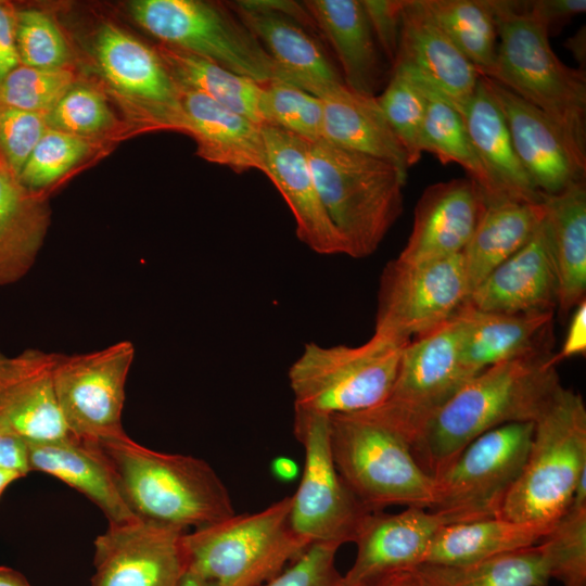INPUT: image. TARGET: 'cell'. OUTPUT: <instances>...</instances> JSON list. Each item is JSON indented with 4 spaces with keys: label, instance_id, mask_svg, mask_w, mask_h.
<instances>
[{
    "label": "cell",
    "instance_id": "44",
    "mask_svg": "<svg viewBox=\"0 0 586 586\" xmlns=\"http://www.w3.org/2000/svg\"><path fill=\"white\" fill-rule=\"evenodd\" d=\"M16 44L21 64L40 68L66 67L67 42L54 21L35 9L16 11Z\"/></svg>",
    "mask_w": 586,
    "mask_h": 586
},
{
    "label": "cell",
    "instance_id": "30",
    "mask_svg": "<svg viewBox=\"0 0 586 586\" xmlns=\"http://www.w3.org/2000/svg\"><path fill=\"white\" fill-rule=\"evenodd\" d=\"M470 140L499 196L540 203L544 196L522 166L506 123L480 76L477 87L460 112Z\"/></svg>",
    "mask_w": 586,
    "mask_h": 586
},
{
    "label": "cell",
    "instance_id": "13",
    "mask_svg": "<svg viewBox=\"0 0 586 586\" xmlns=\"http://www.w3.org/2000/svg\"><path fill=\"white\" fill-rule=\"evenodd\" d=\"M293 429L304 448L305 462L300 486L291 495L292 528L310 544L341 547L354 543L371 512L356 499L336 470L329 417L294 411Z\"/></svg>",
    "mask_w": 586,
    "mask_h": 586
},
{
    "label": "cell",
    "instance_id": "12",
    "mask_svg": "<svg viewBox=\"0 0 586 586\" xmlns=\"http://www.w3.org/2000/svg\"><path fill=\"white\" fill-rule=\"evenodd\" d=\"M469 295L462 253L420 264L395 258L380 277L373 333L407 344L451 319Z\"/></svg>",
    "mask_w": 586,
    "mask_h": 586
},
{
    "label": "cell",
    "instance_id": "26",
    "mask_svg": "<svg viewBox=\"0 0 586 586\" xmlns=\"http://www.w3.org/2000/svg\"><path fill=\"white\" fill-rule=\"evenodd\" d=\"M555 313L501 314L467 302L457 311L459 354L469 379L495 365L551 347Z\"/></svg>",
    "mask_w": 586,
    "mask_h": 586
},
{
    "label": "cell",
    "instance_id": "20",
    "mask_svg": "<svg viewBox=\"0 0 586 586\" xmlns=\"http://www.w3.org/2000/svg\"><path fill=\"white\" fill-rule=\"evenodd\" d=\"M56 356L35 348L10 356L0 349V434L26 442L71 435L54 395Z\"/></svg>",
    "mask_w": 586,
    "mask_h": 586
},
{
    "label": "cell",
    "instance_id": "40",
    "mask_svg": "<svg viewBox=\"0 0 586 586\" xmlns=\"http://www.w3.org/2000/svg\"><path fill=\"white\" fill-rule=\"evenodd\" d=\"M538 548L550 579L563 586H586V504L572 502Z\"/></svg>",
    "mask_w": 586,
    "mask_h": 586
},
{
    "label": "cell",
    "instance_id": "59",
    "mask_svg": "<svg viewBox=\"0 0 586 586\" xmlns=\"http://www.w3.org/2000/svg\"><path fill=\"white\" fill-rule=\"evenodd\" d=\"M0 164H3L5 165L4 161L2 160L1 155H0ZM7 166V165H5Z\"/></svg>",
    "mask_w": 586,
    "mask_h": 586
},
{
    "label": "cell",
    "instance_id": "2",
    "mask_svg": "<svg viewBox=\"0 0 586 586\" xmlns=\"http://www.w3.org/2000/svg\"><path fill=\"white\" fill-rule=\"evenodd\" d=\"M97 443L135 518L188 532L235 513L226 485L205 460L156 451L127 434Z\"/></svg>",
    "mask_w": 586,
    "mask_h": 586
},
{
    "label": "cell",
    "instance_id": "24",
    "mask_svg": "<svg viewBox=\"0 0 586 586\" xmlns=\"http://www.w3.org/2000/svg\"><path fill=\"white\" fill-rule=\"evenodd\" d=\"M467 303L492 313H555L558 283L546 219L521 250L472 290Z\"/></svg>",
    "mask_w": 586,
    "mask_h": 586
},
{
    "label": "cell",
    "instance_id": "16",
    "mask_svg": "<svg viewBox=\"0 0 586 586\" xmlns=\"http://www.w3.org/2000/svg\"><path fill=\"white\" fill-rule=\"evenodd\" d=\"M229 7L276 62L283 81L316 97L344 82L322 46L305 29L314 23L303 3L242 0Z\"/></svg>",
    "mask_w": 586,
    "mask_h": 586
},
{
    "label": "cell",
    "instance_id": "53",
    "mask_svg": "<svg viewBox=\"0 0 586 586\" xmlns=\"http://www.w3.org/2000/svg\"><path fill=\"white\" fill-rule=\"evenodd\" d=\"M564 46L572 53L575 61L579 64V69L584 71L586 62V30L585 26L579 28L576 34L570 37Z\"/></svg>",
    "mask_w": 586,
    "mask_h": 586
},
{
    "label": "cell",
    "instance_id": "29",
    "mask_svg": "<svg viewBox=\"0 0 586 586\" xmlns=\"http://www.w3.org/2000/svg\"><path fill=\"white\" fill-rule=\"evenodd\" d=\"M318 98L323 111L322 140L386 161L407 175V154L377 97L358 93L341 82Z\"/></svg>",
    "mask_w": 586,
    "mask_h": 586
},
{
    "label": "cell",
    "instance_id": "57",
    "mask_svg": "<svg viewBox=\"0 0 586 586\" xmlns=\"http://www.w3.org/2000/svg\"><path fill=\"white\" fill-rule=\"evenodd\" d=\"M179 586H216L208 579L203 578L202 576L186 570Z\"/></svg>",
    "mask_w": 586,
    "mask_h": 586
},
{
    "label": "cell",
    "instance_id": "21",
    "mask_svg": "<svg viewBox=\"0 0 586 586\" xmlns=\"http://www.w3.org/2000/svg\"><path fill=\"white\" fill-rule=\"evenodd\" d=\"M266 173L295 220L301 242L320 255H347L346 244L320 199L308 162V142L276 126H260Z\"/></svg>",
    "mask_w": 586,
    "mask_h": 586
},
{
    "label": "cell",
    "instance_id": "6",
    "mask_svg": "<svg viewBox=\"0 0 586 586\" xmlns=\"http://www.w3.org/2000/svg\"><path fill=\"white\" fill-rule=\"evenodd\" d=\"M290 508L286 496L263 510L186 532L187 570L216 586H263L310 545L292 528Z\"/></svg>",
    "mask_w": 586,
    "mask_h": 586
},
{
    "label": "cell",
    "instance_id": "14",
    "mask_svg": "<svg viewBox=\"0 0 586 586\" xmlns=\"http://www.w3.org/2000/svg\"><path fill=\"white\" fill-rule=\"evenodd\" d=\"M133 359L135 346L126 340L89 353L58 354L53 388L69 434L93 442L126 434L122 413Z\"/></svg>",
    "mask_w": 586,
    "mask_h": 586
},
{
    "label": "cell",
    "instance_id": "39",
    "mask_svg": "<svg viewBox=\"0 0 586 586\" xmlns=\"http://www.w3.org/2000/svg\"><path fill=\"white\" fill-rule=\"evenodd\" d=\"M378 102L393 132L404 148L409 167L419 162L424 122L426 88L410 72L394 66Z\"/></svg>",
    "mask_w": 586,
    "mask_h": 586
},
{
    "label": "cell",
    "instance_id": "31",
    "mask_svg": "<svg viewBox=\"0 0 586 586\" xmlns=\"http://www.w3.org/2000/svg\"><path fill=\"white\" fill-rule=\"evenodd\" d=\"M49 222L44 194L26 188L0 164V285L15 283L30 270Z\"/></svg>",
    "mask_w": 586,
    "mask_h": 586
},
{
    "label": "cell",
    "instance_id": "42",
    "mask_svg": "<svg viewBox=\"0 0 586 586\" xmlns=\"http://www.w3.org/2000/svg\"><path fill=\"white\" fill-rule=\"evenodd\" d=\"M91 143V140L48 127L17 178L29 190L44 194L90 153Z\"/></svg>",
    "mask_w": 586,
    "mask_h": 586
},
{
    "label": "cell",
    "instance_id": "3",
    "mask_svg": "<svg viewBox=\"0 0 586 586\" xmlns=\"http://www.w3.org/2000/svg\"><path fill=\"white\" fill-rule=\"evenodd\" d=\"M494 17L498 46L484 76L544 112L575 155L586 163V76L552 51L548 30L526 11L524 1L485 0Z\"/></svg>",
    "mask_w": 586,
    "mask_h": 586
},
{
    "label": "cell",
    "instance_id": "45",
    "mask_svg": "<svg viewBox=\"0 0 586 586\" xmlns=\"http://www.w3.org/2000/svg\"><path fill=\"white\" fill-rule=\"evenodd\" d=\"M49 128L90 140L110 130L115 116L98 90L74 86L47 115Z\"/></svg>",
    "mask_w": 586,
    "mask_h": 586
},
{
    "label": "cell",
    "instance_id": "43",
    "mask_svg": "<svg viewBox=\"0 0 586 586\" xmlns=\"http://www.w3.org/2000/svg\"><path fill=\"white\" fill-rule=\"evenodd\" d=\"M66 67L40 68L18 65L0 81V101L10 106L48 115L75 86Z\"/></svg>",
    "mask_w": 586,
    "mask_h": 586
},
{
    "label": "cell",
    "instance_id": "37",
    "mask_svg": "<svg viewBox=\"0 0 586 586\" xmlns=\"http://www.w3.org/2000/svg\"><path fill=\"white\" fill-rule=\"evenodd\" d=\"M426 94L422 152L434 154L443 164L451 162L462 166L482 191L485 204L502 201L473 148L461 114L429 88Z\"/></svg>",
    "mask_w": 586,
    "mask_h": 586
},
{
    "label": "cell",
    "instance_id": "4",
    "mask_svg": "<svg viewBox=\"0 0 586 586\" xmlns=\"http://www.w3.org/2000/svg\"><path fill=\"white\" fill-rule=\"evenodd\" d=\"M307 154L320 199L347 256L371 255L403 212L407 175L386 161L322 139L308 143Z\"/></svg>",
    "mask_w": 586,
    "mask_h": 586
},
{
    "label": "cell",
    "instance_id": "7",
    "mask_svg": "<svg viewBox=\"0 0 586 586\" xmlns=\"http://www.w3.org/2000/svg\"><path fill=\"white\" fill-rule=\"evenodd\" d=\"M329 426L336 470L367 511L431 508L434 480L395 432L362 412L330 416Z\"/></svg>",
    "mask_w": 586,
    "mask_h": 586
},
{
    "label": "cell",
    "instance_id": "32",
    "mask_svg": "<svg viewBox=\"0 0 586 586\" xmlns=\"http://www.w3.org/2000/svg\"><path fill=\"white\" fill-rule=\"evenodd\" d=\"M545 217L544 202L502 200L485 204L477 227L462 252L470 293L533 238Z\"/></svg>",
    "mask_w": 586,
    "mask_h": 586
},
{
    "label": "cell",
    "instance_id": "22",
    "mask_svg": "<svg viewBox=\"0 0 586 586\" xmlns=\"http://www.w3.org/2000/svg\"><path fill=\"white\" fill-rule=\"evenodd\" d=\"M394 66L406 68L459 113L474 94L480 79L476 68L434 22L422 0L403 3Z\"/></svg>",
    "mask_w": 586,
    "mask_h": 586
},
{
    "label": "cell",
    "instance_id": "48",
    "mask_svg": "<svg viewBox=\"0 0 586 586\" xmlns=\"http://www.w3.org/2000/svg\"><path fill=\"white\" fill-rule=\"evenodd\" d=\"M375 40L393 66L399 46L404 1L362 0Z\"/></svg>",
    "mask_w": 586,
    "mask_h": 586
},
{
    "label": "cell",
    "instance_id": "28",
    "mask_svg": "<svg viewBox=\"0 0 586 586\" xmlns=\"http://www.w3.org/2000/svg\"><path fill=\"white\" fill-rule=\"evenodd\" d=\"M302 3L314 26L332 47L345 86L375 97L385 68L362 0H306Z\"/></svg>",
    "mask_w": 586,
    "mask_h": 586
},
{
    "label": "cell",
    "instance_id": "10",
    "mask_svg": "<svg viewBox=\"0 0 586 586\" xmlns=\"http://www.w3.org/2000/svg\"><path fill=\"white\" fill-rule=\"evenodd\" d=\"M534 422H512L485 432L434 480L429 510L446 524L500 517L531 444Z\"/></svg>",
    "mask_w": 586,
    "mask_h": 586
},
{
    "label": "cell",
    "instance_id": "23",
    "mask_svg": "<svg viewBox=\"0 0 586 586\" xmlns=\"http://www.w3.org/2000/svg\"><path fill=\"white\" fill-rule=\"evenodd\" d=\"M484 208L482 191L469 177L429 186L416 204L411 233L396 258L420 264L461 254Z\"/></svg>",
    "mask_w": 586,
    "mask_h": 586
},
{
    "label": "cell",
    "instance_id": "34",
    "mask_svg": "<svg viewBox=\"0 0 586 586\" xmlns=\"http://www.w3.org/2000/svg\"><path fill=\"white\" fill-rule=\"evenodd\" d=\"M551 526L492 518L442 525L423 563L463 564L537 545Z\"/></svg>",
    "mask_w": 586,
    "mask_h": 586
},
{
    "label": "cell",
    "instance_id": "19",
    "mask_svg": "<svg viewBox=\"0 0 586 586\" xmlns=\"http://www.w3.org/2000/svg\"><path fill=\"white\" fill-rule=\"evenodd\" d=\"M441 518L429 509L409 507L397 513L371 512L354 543L356 558L343 575L345 586H373L424 562Z\"/></svg>",
    "mask_w": 586,
    "mask_h": 586
},
{
    "label": "cell",
    "instance_id": "38",
    "mask_svg": "<svg viewBox=\"0 0 586 586\" xmlns=\"http://www.w3.org/2000/svg\"><path fill=\"white\" fill-rule=\"evenodd\" d=\"M434 22L485 76L497 53L498 33L485 0H422Z\"/></svg>",
    "mask_w": 586,
    "mask_h": 586
},
{
    "label": "cell",
    "instance_id": "56",
    "mask_svg": "<svg viewBox=\"0 0 586 586\" xmlns=\"http://www.w3.org/2000/svg\"><path fill=\"white\" fill-rule=\"evenodd\" d=\"M0 586H31L18 571L0 565Z\"/></svg>",
    "mask_w": 586,
    "mask_h": 586
},
{
    "label": "cell",
    "instance_id": "1",
    "mask_svg": "<svg viewBox=\"0 0 586 586\" xmlns=\"http://www.w3.org/2000/svg\"><path fill=\"white\" fill-rule=\"evenodd\" d=\"M547 347L467 381L426 425L411 453L432 479L473 440L512 422H534L562 386Z\"/></svg>",
    "mask_w": 586,
    "mask_h": 586
},
{
    "label": "cell",
    "instance_id": "33",
    "mask_svg": "<svg viewBox=\"0 0 586 586\" xmlns=\"http://www.w3.org/2000/svg\"><path fill=\"white\" fill-rule=\"evenodd\" d=\"M543 202L558 283L557 308L568 315L586 293L585 182L545 195Z\"/></svg>",
    "mask_w": 586,
    "mask_h": 586
},
{
    "label": "cell",
    "instance_id": "18",
    "mask_svg": "<svg viewBox=\"0 0 586 586\" xmlns=\"http://www.w3.org/2000/svg\"><path fill=\"white\" fill-rule=\"evenodd\" d=\"M481 77L501 111L515 153L537 190L543 195H555L585 182L586 163L575 155L551 119L506 87Z\"/></svg>",
    "mask_w": 586,
    "mask_h": 586
},
{
    "label": "cell",
    "instance_id": "52",
    "mask_svg": "<svg viewBox=\"0 0 586 586\" xmlns=\"http://www.w3.org/2000/svg\"><path fill=\"white\" fill-rule=\"evenodd\" d=\"M0 468L16 471L24 476L30 472L28 444L25 440L0 434Z\"/></svg>",
    "mask_w": 586,
    "mask_h": 586
},
{
    "label": "cell",
    "instance_id": "25",
    "mask_svg": "<svg viewBox=\"0 0 586 586\" xmlns=\"http://www.w3.org/2000/svg\"><path fill=\"white\" fill-rule=\"evenodd\" d=\"M178 90L174 129L193 138L199 156L237 173H266L260 126L203 93L180 87Z\"/></svg>",
    "mask_w": 586,
    "mask_h": 586
},
{
    "label": "cell",
    "instance_id": "35",
    "mask_svg": "<svg viewBox=\"0 0 586 586\" xmlns=\"http://www.w3.org/2000/svg\"><path fill=\"white\" fill-rule=\"evenodd\" d=\"M156 51L178 87L203 93L258 126H264V84L173 46L162 43Z\"/></svg>",
    "mask_w": 586,
    "mask_h": 586
},
{
    "label": "cell",
    "instance_id": "11",
    "mask_svg": "<svg viewBox=\"0 0 586 586\" xmlns=\"http://www.w3.org/2000/svg\"><path fill=\"white\" fill-rule=\"evenodd\" d=\"M469 380L460 361L455 315L404 346L388 395L361 412L395 432L411 449L434 416Z\"/></svg>",
    "mask_w": 586,
    "mask_h": 586
},
{
    "label": "cell",
    "instance_id": "47",
    "mask_svg": "<svg viewBox=\"0 0 586 586\" xmlns=\"http://www.w3.org/2000/svg\"><path fill=\"white\" fill-rule=\"evenodd\" d=\"M339 548L332 544H310L263 586H345L343 575L335 566Z\"/></svg>",
    "mask_w": 586,
    "mask_h": 586
},
{
    "label": "cell",
    "instance_id": "58",
    "mask_svg": "<svg viewBox=\"0 0 586 586\" xmlns=\"http://www.w3.org/2000/svg\"><path fill=\"white\" fill-rule=\"evenodd\" d=\"M23 476L16 471L0 468V497L11 483Z\"/></svg>",
    "mask_w": 586,
    "mask_h": 586
},
{
    "label": "cell",
    "instance_id": "9",
    "mask_svg": "<svg viewBox=\"0 0 586 586\" xmlns=\"http://www.w3.org/2000/svg\"><path fill=\"white\" fill-rule=\"evenodd\" d=\"M133 20L163 41L259 84L283 76L256 37L230 9L199 0H136Z\"/></svg>",
    "mask_w": 586,
    "mask_h": 586
},
{
    "label": "cell",
    "instance_id": "49",
    "mask_svg": "<svg viewBox=\"0 0 586 586\" xmlns=\"http://www.w3.org/2000/svg\"><path fill=\"white\" fill-rule=\"evenodd\" d=\"M526 11L550 34L586 10L585 0H536L524 2Z\"/></svg>",
    "mask_w": 586,
    "mask_h": 586
},
{
    "label": "cell",
    "instance_id": "15",
    "mask_svg": "<svg viewBox=\"0 0 586 586\" xmlns=\"http://www.w3.org/2000/svg\"><path fill=\"white\" fill-rule=\"evenodd\" d=\"M184 533L140 519L109 524L94 540L90 586H179Z\"/></svg>",
    "mask_w": 586,
    "mask_h": 586
},
{
    "label": "cell",
    "instance_id": "41",
    "mask_svg": "<svg viewBox=\"0 0 586 586\" xmlns=\"http://www.w3.org/2000/svg\"><path fill=\"white\" fill-rule=\"evenodd\" d=\"M262 113L264 125L286 130L308 143L322 139L321 100L285 81L263 85Z\"/></svg>",
    "mask_w": 586,
    "mask_h": 586
},
{
    "label": "cell",
    "instance_id": "46",
    "mask_svg": "<svg viewBox=\"0 0 586 586\" xmlns=\"http://www.w3.org/2000/svg\"><path fill=\"white\" fill-rule=\"evenodd\" d=\"M47 129V115L16 109L0 101V155L13 175L18 176Z\"/></svg>",
    "mask_w": 586,
    "mask_h": 586
},
{
    "label": "cell",
    "instance_id": "54",
    "mask_svg": "<svg viewBox=\"0 0 586 586\" xmlns=\"http://www.w3.org/2000/svg\"><path fill=\"white\" fill-rule=\"evenodd\" d=\"M297 468L296 462L288 457L275 458L271 463L273 475L282 481L293 480L297 475Z\"/></svg>",
    "mask_w": 586,
    "mask_h": 586
},
{
    "label": "cell",
    "instance_id": "5",
    "mask_svg": "<svg viewBox=\"0 0 586 586\" xmlns=\"http://www.w3.org/2000/svg\"><path fill=\"white\" fill-rule=\"evenodd\" d=\"M585 473V403L578 393L561 386L534 421L523 469L500 518L552 526L570 508Z\"/></svg>",
    "mask_w": 586,
    "mask_h": 586
},
{
    "label": "cell",
    "instance_id": "8",
    "mask_svg": "<svg viewBox=\"0 0 586 586\" xmlns=\"http://www.w3.org/2000/svg\"><path fill=\"white\" fill-rule=\"evenodd\" d=\"M405 345L374 333L357 346L305 344L288 372L294 411L330 417L378 406L392 388Z\"/></svg>",
    "mask_w": 586,
    "mask_h": 586
},
{
    "label": "cell",
    "instance_id": "55",
    "mask_svg": "<svg viewBox=\"0 0 586 586\" xmlns=\"http://www.w3.org/2000/svg\"><path fill=\"white\" fill-rule=\"evenodd\" d=\"M373 586H420L415 570L392 575Z\"/></svg>",
    "mask_w": 586,
    "mask_h": 586
},
{
    "label": "cell",
    "instance_id": "36",
    "mask_svg": "<svg viewBox=\"0 0 586 586\" xmlns=\"http://www.w3.org/2000/svg\"><path fill=\"white\" fill-rule=\"evenodd\" d=\"M415 573L420 586H548L550 581L538 544L471 563H422Z\"/></svg>",
    "mask_w": 586,
    "mask_h": 586
},
{
    "label": "cell",
    "instance_id": "50",
    "mask_svg": "<svg viewBox=\"0 0 586 586\" xmlns=\"http://www.w3.org/2000/svg\"><path fill=\"white\" fill-rule=\"evenodd\" d=\"M21 65L16 44V10L0 1V81Z\"/></svg>",
    "mask_w": 586,
    "mask_h": 586
},
{
    "label": "cell",
    "instance_id": "17",
    "mask_svg": "<svg viewBox=\"0 0 586 586\" xmlns=\"http://www.w3.org/2000/svg\"><path fill=\"white\" fill-rule=\"evenodd\" d=\"M94 51L125 104L137 106V118L151 128L173 129L179 90L157 51L109 23L98 31Z\"/></svg>",
    "mask_w": 586,
    "mask_h": 586
},
{
    "label": "cell",
    "instance_id": "51",
    "mask_svg": "<svg viewBox=\"0 0 586 586\" xmlns=\"http://www.w3.org/2000/svg\"><path fill=\"white\" fill-rule=\"evenodd\" d=\"M586 352V300L573 308L565 339L560 352L555 355L557 362Z\"/></svg>",
    "mask_w": 586,
    "mask_h": 586
},
{
    "label": "cell",
    "instance_id": "27",
    "mask_svg": "<svg viewBox=\"0 0 586 586\" xmlns=\"http://www.w3.org/2000/svg\"><path fill=\"white\" fill-rule=\"evenodd\" d=\"M27 444L30 472L49 474L76 489L103 512L109 524L137 519L129 510L115 473L97 442L71 434Z\"/></svg>",
    "mask_w": 586,
    "mask_h": 586
}]
</instances>
